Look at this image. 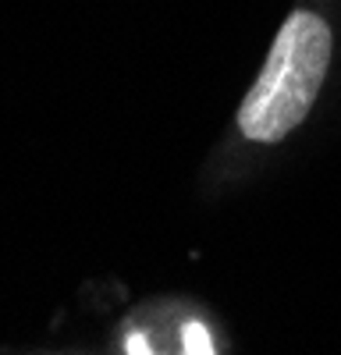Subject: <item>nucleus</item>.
Here are the masks:
<instances>
[{
  "label": "nucleus",
  "instance_id": "f257e3e1",
  "mask_svg": "<svg viewBox=\"0 0 341 355\" xmlns=\"http://www.w3.org/2000/svg\"><path fill=\"white\" fill-rule=\"evenodd\" d=\"M331 64V28L324 18L295 11L281 25L270 57L238 107V128L252 142L288 135L317 100Z\"/></svg>",
  "mask_w": 341,
  "mask_h": 355
},
{
  "label": "nucleus",
  "instance_id": "f03ea898",
  "mask_svg": "<svg viewBox=\"0 0 341 355\" xmlns=\"http://www.w3.org/2000/svg\"><path fill=\"white\" fill-rule=\"evenodd\" d=\"M182 345H185V355H213V341H210L203 323H185Z\"/></svg>",
  "mask_w": 341,
  "mask_h": 355
},
{
  "label": "nucleus",
  "instance_id": "7ed1b4c3",
  "mask_svg": "<svg viewBox=\"0 0 341 355\" xmlns=\"http://www.w3.org/2000/svg\"><path fill=\"white\" fill-rule=\"evenodd\" d=\"M125 352H128V355H153V352H150V341H146V334H128V341H125Z\"/></svg>",
  "mask_w": 341,
  "mask_h": 355
}]
</instances>
